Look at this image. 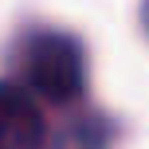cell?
Returning <instances> with one entry per match:
<instances>
[{
  "mask_svg": "<svg viewBox=\"0 0 149 149\" xmlns=\"http://www.w3.org/2000/svg\"><path fill=\"white\" fill-rule=\"evenodd\" d=\"M145 20H149V8H145Z\"/></svg>",
  "mask_w": 149,
  "mask_h": 149,
  "instance_id": "cell-3",
  "label": "cell"
},
{
  "mask_svg": "<svg viewBox=\"0 0 149 149\" xmlns=\"http://www.w3.org/2000/svg\"><path fill=\"white\" fill-rule=\"evenodd\" d=\"M20 67L31 90L51 102H71L82 90V51L79 43L55 31H36L20 43Z\"/></svg>",
  "mask_w": 149,
  "mask_h": 149,
  "instance_id": "cell-1",
  "label": "cell"
},
{
  "mask_svg": "<svg viewBox=\"0 0 149 149\" xmlns=\"http://www.w3.org/2000/svg\"><path fill=\"white\" fill-rule=\"evenodd\" d=\"M43 118L31 94L16 82H0V149H39Z\"/></svg>",
  "mask_w": 149,
  "mask_h": 149,
  "instance_id": "cell-2",
  "label": "cell"
}]
</instances>
